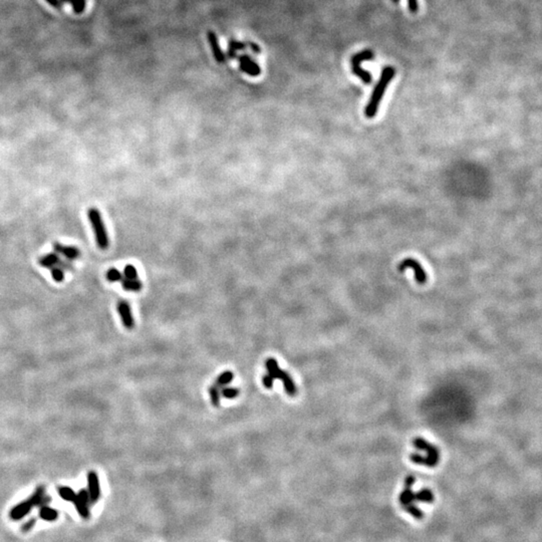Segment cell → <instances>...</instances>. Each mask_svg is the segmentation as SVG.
Instances as JSON below:
<instances>
[{"mask_svg": "<svg viewBox=\"0 0 542 542\" xmlns=\"http://www.w3.org/2000/svg\"><path fill=\"white\" fill-rule=\"evenodd\" d=\"M395 75H396V70L393 66H386L383 69L381 78L372 90L370 98L364 110V115L366 118L371 119L376 117L379 111V108H380V104L383 99L384 93L387 90L389 84L395 77Z\"/></svg>", "mask_w": 542, "mask_h": 542, "instance_id": "6da1fadb", "label": "cell"}, {"mask_svg": "<svg viewBox=\"0 0 542 542\" xmlns=\"http://www.w3.org/2000/svg\"><path fill=\"white\" fill-rule=\"evenodd\" d=\"M50 501V497L45 495V488L44 486H40L33 495L29 497L28 500L22 501L21 503L15 505L10 510V518L12 520H20L24 516H26L29 511L36 507V506H45Z\"/></svg>", "mask_w": 542, "mask_h": 542, "instance_id": "7a4b0ae2", "label": "cell"}, {"mask_svg": "<svg viewBox=\"0 0 542 542\" xmlns=\"http://www.w3.org/2000/svg\"><path fill=\"white\" fill-rule=\"evenodd\" d=\"M413 445L416 449L424 451L427 456L422 457L420 454H412L410 459L413 463L418 465H424L427 467H435L440 460V453L436 446L432 445L423 438H416L413 441Z\"/></svg>", "mask_w": 542, "mask_h": 542, "instance_id": "3957f363", "label": "cell"}, {"mask_svg": "<svg viewBox=\"0 0 542 542\" xmlns=\"http://www.w3.org/2000/svg\"><path fill=\"white\" fill-rule=\"evenodd\" d=\"M88 217L92 227L97 246L103 250L108 249L110 246V240L100 212L96 208H90L88 211Z\"/></svg>", "mask_w": 542, "mask_h": 542, "instance_id": "277c9868", "label": "cell"}, {"mask_svg": "<svg viewBox=\"0 0 542 542\" xmlns=\"http://www.w3.org/2000/svg\"><path fill=\"white\" fill-rule=\"evenodd\" d=\"M265 366L267 368V374L270 376L274 381L275 380L282 381L283 386H284V390H285V392H286V394L288 396L294 397L296 395L297 389L295 387V384H294L293 380L291 379V377L286 371H284L283 369H281L278 366V362L275 359H272V358L267 359L265 361Z\"/></svg>", "mask_w": 542, "mask_h": 542, "instance_id": "5b68a950", "label": "cell"}, {"mask_svg": "<svg viewBox=\"0 0 542 542\" xmlns=\"http://www.w3.org/2000/svg\"><path fill=\"white\" fill-rule=\"evenodd\" d=\"M375 58V53L371 49H363L360 52L354 54L351 59V65H352V72L354 75H356L358 78H360L361 81L365 85H370L372 82V77L369 72L363 70L361 67V63L364 60H372Z\"/></svg>", "mask_w": 542, "mask_h": 542, "instance_id": "8992f818", "label": "cell"}, {"mask_svg": "<svg viewBox=\"0 0 542 542\" xmlns=\"http://www.w3.org/2000/svg\"><path fill=\"white\" fill-rule=\"evenodd\" d=\"M406 268H412L414 270L416 281L419 284H425L426 283L428 276H427V273L423 269L422 265L420 264V262H418L417 260H415L413 258H406L399 265V270L402 272V271L405 270Z\"/></svg>", "mask_w": 542, "mask_h": 542, "instance_id": "52a82bcc", "label": "cell"}, {"mask_svg": "<svg viewBox=\"0 0 542 542\" xmlns=\"http://www.w3.org/2000/svg\"><path fill=\"white\" fill-rule=\"evenodd\" d=\"M239 60L240 70L250 77H258L261 74V69L255 60H253L248 54H242L237 56Z\"/></svg>", "mask_w": 542, "mask_h": 542, "instance_id": "ba28073f", "label": "cell"}, {"mask_svg": "<svg viewBox=\"0 0 542 542\" xmlns=\"http://www.w3.org/2000/svg\"><path fill=\"white\" fill-rule=\"evenodd\" d=\"M90 502V495H89L88 490L86 489H82L79 493H77V497L74 501L79 514L85 519L90 517V509H89Z\"/></svg>", "mask_w": 542, "mask_h": 542, "instance_id": "9c48e42d", "label": "cell"}, {"mask_svg": "<svg viewBox=\"0 0 542 542\" xmlns=\"http://www.w3.org/2000/svg\"><path fill=\"white\" fill-rule=\"evenodd\" d=\"M207 40H208V43L211 46V49H212V53H213V56L215 58V60L219 63H224L226 61V55L225 53L223 52L221 46L219 45V42H218V38L216 36V33L212 30H208L207 31Z\"/></svg>", "mask_w": 542, "mask_h": 542, "instance_id": "30bf717a", "label": "cell"}, {"mask_svg": "<svg viewBox=\"0 0 542 542\" xmlns=\"http://www.w3.org/2000/svg\"><path fill=\"white\" fill-rule=\"evenodd\" d=\"M118 312L122 318V322L124 326L128 329H132L135 325L134 317L132 315V310L130 304L126 300H121L118 303Z\"/></svg>", "mask_w": 542, "mask_h": 542, "instance_id": "8fae6325", "label": "cell"}, {"mask_svg": "<svg viewBox=\"0 0 542 542\" xmlns=\"http://www.w3.org/2000/svg\"><path fill=\"white\" fill-rule=\"evenodd\" d=\"M88 492L90 495V502L95 503L100 495V487L98 476L94 471L88 473Z\"/></svg>", "mask_w": 542, "mask_h": 542, "instance_id": "7c38bea8", "label": "cell"}, {"mask_svg": "<svg viewBox=\"0 0 542 542\" xmlns=\"http://www.w3.org/2000/svg\"><path fill=\"white\" fill-rule=\"evenodd\" d=\"M53 249H54V252H56L57 254L63 255L67 260H76L82 254L81 250L78 247L62 245L59 242L53 243Z\"/></svg>", "mask_w": 542, "mask_h": 542, "instance_id": "4fadbf2b", "label": "cell"}, {"mask_svg": "<svg viewBox=\"0 0 542 542\" xmlns=\"http://www.w3.org/2000/svg\"><path fill=\"white\" fill-rule=\"evenodd\" d=\"M415 477L410 475L408 476L405 480V488H404V491L400 494V503L403 507L408 506L410 504H413V502L415 501V493L413 492L412 490V486L414 485L415 483Z\"/></svg>", "mask_w": 542, "mask_h": 542, "instance_id": "5bb4252c", "label": "cell"}, {"mask_svg": "<svg viewBox=\"0 0 542 542\" xmlns=\"http://www.w3.org/2000/svg\"><path fill=\"white\" fill-rule=\"evenodd\" d=\"M60 257L59 255L56 253V252H52V253H49V254H46L42 256L40 259H39V264L42 266V267H45V268H52L54 266H57L59 261H60Z\"/></svg>", "mask_w": 542, "mask_h": 542, "instance_id": "9a60e30c", "label": "cell"}, {"mask_svg": "<svg viewBox=\"0 0 542 542\" xmlns=\"http://www.w3.org/2000/svg\"><path fill=\"white\" fill-rule=\"evenodd\" d=\"M247 47V44L245 43H241V42H237L235 40H231L229 45H228V50H227V56L229 58H237V51L239 50H244L245 48Z\"/></svg>", "mask_w": 542, "mask_h": 542, "instance_id": "2e32d148", "label": "cell"}, {"mask_svg": "<svg viewBox=\"0 0 542 542\" xmlns=\"http://www.w3.org/2000/svg\"><path fill=\"white\" fill-rule=\"evenodd\" d=\"M234 380V374L231 371V370H225L223 371L222 374H220L216 380H215V385L218 387V388H223V387H227L229 384H231V382Z\"/></svg>", "mask_w": 542, "mask_h": 542, "instance_id": "e0dca14e", "label": "cell"}, {"mask_svg": "<svg viewBox=\"0 0 542 542\" xmlns=\"http://www.w3.org/2000/svg\"><path fill=\"white\" fill-rule=\"evenodd\" d=\"M57 516L58 512L55 509L48 507L47 505L42 506L40 509V517L45 521H53L57 518Z\"/></svg>", "mask_w": 542, "mask_h": 542, "instance_id": "ac0fdd59", "label": "cell"}, {"mask_svg": "<svg viewBox=\"0 0 542 542\" xmlns=\"http://www.w3.org/2000/svg\"><path fill=\"white\" fill-rule=\"evenodd\" d=\"M123 287L127 291H140L143 287L142 282L139 279H127L124 277V279L121 281Z\"/></svg>", "mask_w": 542, "mask_h": 542, "instance_id": "d6986e66", "label": "cell"}, {"mask_svg": "<svg viewBox=\"0 0 542 542\" xmlns=\"http://www.w3.org/2000/svg\"><path fill=\"white\" fill-rule=\"evenodd\" d=\"M208 393H209V397H210L212 405L214 406H217V408L220 406V401H221V397H222L220 388H218L215 384H213L212 386L209 387Z\"/></svg>", "mask_w": 542, "mask_h": 542, "instance_id": "ffe728a7", "label": "cell"}, {"mask_svg": "<svg viewBox=\"0 0 542 542\" xmlns=\"http://www.w3.org/2000/svg\"><path fill=\"white\" fill-rule=\"evenodd\" d=\"M57 492H58L59 496L61 497L63 500L69 501V502H74L76 497H77V493L72 488H70L67 486L59 487Z\"/></svg>", "mask_w": 542, "mask_h": 542, "instance_id": "44dd1931", "label": "cell"}, {"mask_svg": "<svg viewBox=\"0 0 542 542\" xmlns=\"http://www.w3.org/2000/svg\"><path fill=\"white\" fill-rule=\"evenodd\" d=\"M415 501H421V502H427L431 503L434 501V495L430 489L424 488L418 493H415Z\"/></svg>", "mask_w": 542, "mask_h": 542, "instance_id": "7402d4cb", "label": "cell"}, {"mask_svg": "<svg viewBox=\"0 0 542 542\" xmlns=\"http://www.w3.org/2000/svg\"><path fill=\"white\" fill-rule=\"evenodd\" d=\"M106 278L111 282H121L124 279V274L117 268H110L106 273Z\"/></svg>", "mask_w": 542, "mask_h": 542, "instance_id": "603a6c76", "label": "cell"}, {"mask_svg": "<svg viewBox=\"0 0 542 542\" xmlns=\"http://www.w3.org/2000/svg\"><path fill=\"white\" fill-rule=\"evenodd\" d=\"M221 396L226 399H235L239 396V390L232 387H223L220 389Z\"/></svg>", "mask_w": 542, "mask_h": 542, "instance_id": "cb8c5ba5", "label": "cell"}, {"mask_svg": "<svg viewBox=\"0 0 542 542\" xmlns=\"http://www.w3.org/2000/svg\"><path fill=\"white\" fill-rule=\"evenodd\" d=\"M51 270V276L53 278L54 281L56 282H62L63 279H64V271L62 268L58 267V266H54L52 268H50Z\"/></svg>", "mask_w": 542, "mask_h": 542, "instance_id": "d4e9b609", "label": "cell"}, {"mask_svg": "<svg viewBox=\"0 0 542 542\" xmlns=\"http://www.w3.org/2000/svg\"><path fill=\"white\" fill-rule=\"evenodd\" d=\"M124 277L127 279H138V271L134 265L128 264L125 266L124 269Z\"/></svg>", "mask_w": 542, "mask_h": 542, "instance_id": "484cf974", "label": "cell"}, {"mask_svg": "<svg viewBox=\"0 0 542 542\" xmlns=\"http://www.w3.org/2000/svg\"><path fill=\"white\" fill-rule=\"evenodd\" d=\"M404 508L406 509V511H408L412 516H414V517L417 518V519H421V518H423V516H424L422 510H420V509H419L418 507H416L414 504H410V505H408V506H405Z\"/></svg>", "mask_w": 542, "mask_h": 542, "instance_id": "4316f807", "label": "cell"}, {"mask_svg": "<svg viewBox=\"0 0 542 542\" xmlns=\"http://www.w3.org/2000/svg\"><path fill=\"white\" fill-rule=\"evenodd\" d=\"M71 3L74 8V11L77 14H81L84 12L86 7V0H71Z\"/></svg>", "mask_w": 542, "mask_h": 542, "instance_id": "83f0119b", "label": "cell"}, {"mask_svg": "<svg viewBox=\"0 0 542 542\" xmlns=\"http://www.w3.org/2000/svg\"><path fill=\"white\" fill-rule=\"evenodd\" d=\"M395 3H398L400 0H392ZM408 6L409 10L412 13H417L419 11V3L418 0H408Z\"/></svg>", "mask_w": 542, "mask_h": 542, "instance_id": "f1b7e54d", "label": "cell"}, {"mask_svg": "<svg viewBox=\"0 0 542 542\" xmlns=\"http://www.w3.org/2000/svg\"><path fill=\"white\" fill-rule=\"evenodd\" d=\"M262 384H263V386H264L266 389L270 390V389L273 388L274 380L271 378L268 374H267V375H264V376L262 377Z\"/></svg>", "mask_w": 542, "mask_h": 542, "instance_id": "f546056e", "label": "cell"}, {"mask_svg": "<svg viewBox=\"0 0 542 542\" xmlns=\"http://www.w3.org/2000/svg\"><path fill=\"white\" fill-rule=\"evenodd\" d=\"M57 266L60 267V268H62V269H64V270H74V266H73V264H72L70 261H65V260H60Z\"/></svg>", "mask_w": 542, "mask_h": 542, "instance_id": "4dcf8cb0", "label": "cell"}, {"mask_svg": "<svg viewBox=\"0 0 542 542\" xmlns=\"http://www.w3.org/2000/svg\"><path fill=\"white\" fill-rule=\"evenodd\" d=\"M35 524H36V519H30L29 521H27L26 523H24V524L22 525L21 529H22L23 532H27V531H29V530L32 529V527L35 526Z\"/></svg>", "mask_w": 542, "mask_h": 542, "instance_id": "1f68e13d", "label": "cell"}, {"mask_svg": "<svg viewBox=\"0 0 542 542\" xmlns=\"http://www.w3.org/2000/svg\"><path fill=\"white\" fill-rule=\"evenodd\" d=\"M247 45L250 47V49H251L254 53H260V52H261V48H260V46L257 45V44H255V43H253V42H248V43H247Z\"/></svg>", "mask_w": 542, "mask_h": 542, "instance_id": "d6a6232c", "label": "cell"}, {"mask_svg": "<svg viewBox=\"0 0 542 542\" xmlns=\"http://www.w3.org/2000/svg\"><path fill=\"white\" fill-rule=\"evenodd\" d=\"M46 2H48L51 6L55 7V8H60L61 7V2L60 0H45Z\"/></svg>", "mask_w": 542, "mask_h": 542, "instance_id": "836d02e7", "label": "cell"}, {"mask_svg": "<svg viewBox=\"0 0 542 542\" xmlns=\"http://www.w3.org/2000/svg\"><path fill=\"white\" fill-rule=\"evenodd\" d=\"M60 1H62V2H71V0H60Z\"/></svg>", "mask_w": 542, "mask_h": 542, "instance_id": "e575fe53", "label": "cell"}]
</instances>
